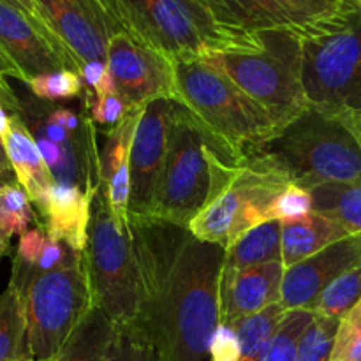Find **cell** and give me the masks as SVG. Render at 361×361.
Returning a JSON list of instances; mask_svg holds the SVG:
<instances>
[{"instance_id":"f35d334b","label":"cell","mask_w":361,"mask_h":361,"mask_svg":"<svg viewBox=\"0 0 361 361\" xmlns=\"http://www.w3.org/2000/svg\"><path fill=\"white\" fill-rule=\"evenodd\" d=\"M9 123H11V116L6 113V106L2 104L0 101V140L6 136L7 129H9Z\"/></svg>"},{"instance_id":"9a60e30c","label":"cell","mask_w":361,"mask_h":361,"mask_svg":"<svg viewBox=\"0 0 361 361\" xmlns=\"http://www.w3.org/2000/svg\"><path fill=\"white\" fill-rule=\"evenodd\" d=\"M173 104L175 101L171 99L148 102L136 126L129 161V219H152V208L166 161Z\"/></svg>"},{"instance_id":"7c38bea8","label":"cell","mask_w":361,"mask_h":361,"mask_svg":"<svg viewBox=\"0 0 361 361\" xmlns=\"http://www.w3.org/2000/svg\"><path fill=\"white\" fill-rule=\"evenodd\" d=\"M76 71L67 49L23 11L0 0V74L25 85L41 74Z\"/></svg>"},{"instance_id":"30bf717a","label":"cell","mask_w":361,"mask_h":361,"mask_svg":"<svg viewBox=\"0 0 361 361\" xmlns=\"http://www.w3.org/2000/svg\"><path fill=\"white\" fill-rule=\"evenodd\" d=\"M28 358L46 361L60 351L94 309L87 257L32 279L23 291Z\"/></svg>"},{"instance_id":"4fadbf2b","label":"cell","mask_w":361,"mask_h":361,"mask_svg":"<svg viewBox=\"0 0 361 361\" xmlns=\"http://www.w3.org/2000/svg\"><path fill=\"white\" fill-rule=\"evenodd\" d=\"M106 63L118 95L133 108H143L157 99H176L171 60L123 28L109 39Z\"/></svg>"},{"instance_id":"5b68a950","label":"cell","mask_w":361,"mask_h":361,"mask_svg":"<svg viewBox=\"0 0 361 361\" xmlns=\"http://www.w3.org/2000/svg\"><path fill=\"white\" fill-rule=\"evenodd\" d=\"M120 27L171 62L204 60L245 44L217 21L207 0H101Z\"/></svg>"},{"instance_id":"74e56055","label":"cell","mask_w":361,"mask_h":361,"mask_svg":"<svg viewBox=\"0 0 361 361\" xmlns=\"http://www.w3.org/2000/svg\"><path fill=\"white\" fill-rule=\"evenodd\" d=\"M0 183H18L16 175H14L6 150H4L2 140H0Z\"/></svg>"},{"instance_id":"d590c367","label":"cell","mask_w":361,"mask_h":361,"mask_svg":"<svg viewBox=\"0 0 361 361\" xmlns=\"http://www.w3.org/2000/svg\"><path fill=\"white\" fill-rule=\"evenodd\" d=\"M106 73H108V63L101 62V60H97V62L85 63V66L80 69V76L83 78L85 85H87V87H90L92 90H95V88H97V85L101 83Z\"/></svg>"},{"instance_id":"ffe728a7","label":"cell","mask_w":361,"mask_h":361,"mask_svg":"<svg viewBox=\"0 0 361 361\" xmlns=\"http://www.w3.org/2000/svg\"><path fill=\"white\" fill-rule=\"evenodd\" d=\"M349 235L341 224L312 212L296 221L282 222V264L291 268Z\"/></svg>"},{"instance_id":"44dd1931","label":"cell","mask_w":361,"mask_h":361,"mask_svg":"<svg viewBox=\"0 0 361 361\" xmlns=\"http://www.w3.org/2000/svg\"><path fill=\"white\" fill-rule=\"evenodd\" d=\"M116 324L94 307L55 356L46 361H106Z\"/></svg>"},{"instance_id":"484cf974","label":"cell","mask_w":361,"mask_h":361,"mask_svg":"<svg viewBox=\"0 0 361 361\" xmlns=\"http://www.w3.org/2000/svg\"><path fill=\"white\" fill-rule=\"evenodd\" d=\"M361 300V263L335 279L310 307L316 316L341 321Z\"/></svg>"},{"instance_id":"5bb4252c","label":"cell","mask_w":361,"mask_h":361,"mask_svg":"<svg viewBox=\"0 0 361 361\" xmlns=\"http://www.w3.org/2000/svg\"><path fill=\"white\" fill-rule=\"evenodd\" d=\"M34 4L44 27L80 69L88 62H106L109 39L122 27L101 0H34Z\"/></svg>"},{"instance_id":"836d02e7","label":"cell","mask_w":361,"mask_h":361,"mask_svg":"<svg viewBox=\"0 0 361 361\" xmlns=\"http://www.w3.org/2000/svg\"><path fill=\"white\" fill-rule=\"evenodd\" d=\"M85 108H87L94 126L104 127L106 130L118 126L133 106L127 104L126 99L120 97L118 94L106 95V97H97L95 94L87 92Z\"/></svg>"},{"instance_id":"1f68e13d","label":"cell","mask_w":361,"mask_h":361,"mask_svg":"<svg viewBox=\"0 0 361 361\" xmlns=\"http://www.w3.org/2000/svg\"><path fill=\"white\" fill-rule=\"evenodd\" d=\"M330 361H361V300L338 323Z\"/></svg>"},{"instance_id":"e575fe53","label":"cell","mask_w":361,"mask_h":361,"mask_svg":"<svg viewBox=\"0 0 361 361\" xmlns=\"http://www.w3.org/2000/svg\"><path fill=\"white\" fill-rule=\"evenodd\" d=\"M208 361H242L238 335L231 326L219 323L210 342Z\"/></svg>"},{"instance_id":"7a4b0ae2","label":"cell","mask_w":361,"mask_h":361,"mask_svg":"<svg viewBox=\"0 0 361 361\" xmlns=\"http://www.w3.org/2000/svg\"><path fill=\"white\" fill-rule=\"evenodd\" d=\"M245 161L247 155L228 147L175 101L152 219L189 228L236 178Z\"/></svg>"},{"instance_id":"603a6c76","label":"cell","mask_w":361,"mask_h":361,"mask_svg":"<svg viewBox=\"0 0 361 361\" xmlns=\"http://www.w3.org/2000/svg\"><path fill=\"white\" fill-rule=\"evenodd\" d=\"M314 212L341 224L349 235H361V182L324 183L310 189Z\"/></svg>"},{"instance_id":"4dcf8cb0","label":"cell","mask_w":361,"mask_h":361,"mask_svg":"<svg viewBox=\"0 0 361 361\" xmlns=\"http://www.w3.org/2000/svg\"><path fill=\"white\" fill-rule=\"evenodd\" d=\"M28 88L41 101H71L83 94L85 81L76 71H56L34 78Z\"/></svg>"},{"instance_id":"6da1fadb","label":"cell","mask_w":361,"mask_h":361,"mask_svg":"<svg viewBox=\"0 0 361 361\" xmlns=\"http://www.w3.org/2000/svg\"><path fill=\"white\" fill-rule=\"evenodd\" d=\"M129 224L140 275L136 321L161 361H208L221 323L226 249L159 219H129Z\"/></svg>"},{"instance_id":"52a82bcc","label":"cell","mask_w":361,"mask_h":361,"mask_svg":"<svg viewBox=\"0 0 361 361\" xmlns=\"http://www.w3.org/2000/svg\"><path fill=\"white\" fill-rule=\"evenodd\" d=\"M307 104L361 118V11L302 35Z\"/></svg>"},{"instance_id":"ba28073f","label":"cell","mask_w":361,"mask_h":361,"mask_svg":"<svg viewBox=\"0 0 361 361\" xmlns=\"http://www.w3.org/2000/svg\"><path fill=\"white\" fill-rule=\"evenodd\" d=\"M94 307L115 324H127L140 314V275L130 224L115 221L102 190L95 194L85 250Z\"/></svg>"},{"instance_id":"83f0119b","label":"cell","mask_w":361,"mask_h":361,"mask_svg":"<svg viewBox=\"0 0 361 361\" xmlns=\"http://www.w3.org/2000/svg\"><path fill=\"white\" fill-rule=\"evenodd\" d=\"M106 361H161L157 349L137 321L116 324Z\"/></svg>"},{"instance_id":"ac0fdd59","label":"cell","mask_w":361,"mask_h":361,"mask_svg":"<svg viewBox=\"0 0 361 361\" xmlns=\"http://www.w3.org/2000/svg\"><path fill=\"white\" fill-rule=\"evenodd\" d=\"M94 200V194L85 192L81 187L53 182L44 200L35 207L41 214V228L49 238L63 242L76 252H85Z\"/></svg>"},{"instance_id":"2e32d148","label":"cell","mask_w":361,"mask_h":361,"mask_svg":"<svg viewBox=\"0 0 361 361\" xmlns=\"http://www.w3.org/2000/svg\"><path fill=\"white\" fill-rule=\"evenodd\" d=\"M361 263V235L348 236L286 268L281 303L286 310H309L317 296L344 271Z\"/></svg>"},{"instance_id":"8992f818","label":"cell","mask_w":361,"mask_h":361,"mask_svg":"<svg viewBox=\"0 0 361 361\" xmlns=\"http://www.w3.org/2000/svg\"><path fill=\"white\" fill-rule=\"evenodd\" d=\"M176 102L228 147L249 155L281 133L270 113L207 60L173 62Z\"/></svg>"},{"instance_id":"277c9868","label":"cell","mask_w":361,"mask_h":361,"mask_svg":"<svg viewBox=\"0 0 361 361\" xmlns=\"http://www.w3.org/2000/svg\"><path fill=\"white\" fill-rule=\"evenodd\" d=\"M204 60L263 106L281 130L309 108L303 90L302 35L298 32H252L245 44Z\"/></svg>"},{"instance_id":"3957f363","label":"cell","mask_w":361,"mask_h":361,"mask_svg":"<svg viewBox=\"0 0 361 361\" xmlns=\"http://www.w3.org/2000/svg\"><path fill=\"white\" fill-rule=\"evenodd\" d=\"M257 154L277 162L295 185L361 182V118L309 108L277 136L257 147Z\"/></svg>"},{"instance_id":"cb8c5ba5","label":"cell","mask_w":361,"mask_h":361,"mask_svg":"<svg viewBox=\"0 0 361 361\" xmlns=\"http://www.w3.org/2000/svg\"><path fill=\"white\" fill-rule=\"evenodd\" d=\"M27 358L28 341L23 293L9 282L6 291L0 293V361Z\"/></svg>"},{"instance_id":"d6a6232c","label":"cell","mask_w":361,"mask_h":361,"mask_svg":"<svg viewBox=\"0 0 361 361\" xmlns=\"http://www.w3.org/2000/svg\"><path fill=\"white\" fill-rule=\"evenodd\" d=\"M314 212L312 194L309 189H303L300 185H289L288 189L282 190L275 201L271 203L268 217L270 221H296V219L307 217Z\"/></svg>"},{"instance_id":"f546056e","label":"cell","mask_w":361,"mask_h":361,"mask_svg":"<svg viewBox=\"0 0 361 361\" xmlns=\"http://www.w3.org/2000/svg\"><path fill=\"white\" fill-rule=\"evenodd\" d=\"M338 323L341 321L334 319V317L314 314L312 321L300 338L298 360L296 361H330Z\"/></svg>"},{"instance_id":"ab89813d","label":"cell","mask_w":361,"mask_h":361,"mask_svg":"<svg viewBox=\"0 0 361 361\" xmlns=\"http://www.w3.org/2000/svg\"><path fill=\"white\" fill-rule=\"evenodd\" d=\"M9 242L11 238L2 231V228H0V259L9 252Z\"/></svg>"},{"instance_id":"d6986e66","label":"cell","mask_w":361,"mask_h":361,"mask_svg":"<svg viewBox=\"0 0 361 361\" xmlns=\"http://www.w3.org/2000/svg\"><path fill=\"white\" fill-rule=\"evenodd\" d=\"M2 145L11 168L16 175V182L23 187L32 204L37 207L55 180L39 152L34 134L30 133L23 116L18 111L11 115L9 129L2 137Z\"/></svg>"},{"instance_id":"60d3db41","label":"cell","mask_w":361,"mask_h":361,"mask_svg":"<svg viewBox=\"0 0 361 361\" xmlns=\"http://www.w3.org/2000/svg\"><path fill=\"white\" fill-rule=\"evenodd\" d=\"M355 2H356V6H358V9L361 11V0H355Z\"/></svg>"},{"instance_id":"e0dca14e","label":"cell","mask_w":361,"mask_h":361,"mask_svg":"<svg viewBox=\"0 0 361 361\" xmlns=\"http://www.w3.org/2000/svg\"><path fill=\"white\" fill-rule=\"evenodd\" d=\"M284 271L282 261H271L245 270L222 268L219 289L221 323L233 326L243 317L281 302Z\"/></svg>"},{"instance_id":"b9f144b4","label":"cell","mask_w":361,"mask_h":361,"mask_svg":"<svg viewBox=\"0 0 361 361\" xmlns=\"http://www.w3.org/2000/svg\"><path fill=\"white\" fill-rule=\"evenodd\" d=\"M21 361H32V360H28V358H27V360H21Z\"/></svg>"},{"instance_id":"8fae6325","label":"cell","mask_w":361,"mask_h":361,"mask_svg":"<svg viewBox=\"0 0 361 361\" xmlns=\"http://www.w3.org/2000/svg\"><path fill=\"white\" fill-rule=\"evenodd\" d=\"M219 23L235 34L293 30L310 34L356 9L355 0H207Z\"/></svg>"},{"instance_id":"9c48e42d","label":"cell","mask_w":361,"mask_h":361,"mask_svg":"<svg viewBox=\"0 0 361 361\" xmlns=\"http://www.w3.org/2000/svg\"><path fill=\"white\" fill-rule=\"evenodd\" d=\"M293 185L288 173L257 152H250L236 178L194 219L189 231L197 240L229 249L256 226L270 222L275 197Z\"/></svg>"},{"instance_id":"f1b7e54d","label":"cell","mask_w":361,"mask_h":361,"mask_svg":"<svg viewBox=\"0 0 361 361\" xmlns=\"http://www.w3.org/2000/svg\"><path fill=\"white\" fill-rule=\"evenodd\" d=\"M34 210L32 201L20 183H0V228L7 236L28 231Z\"/></svg>"},{"instance_id":"8d00e7d4","label":"cell","mask_w":361,"mask_h":361,"mask_svg":"<svg viewBox=\"0 0 361 361\" xmlns=\"http://www.w3.org/2000/svg\"><path fill=\"white\" fill-rule=\"evenodd\" d=\"M6 2H7V4H11V6L16 7V9L23 11V13L27 14V16H30L32 20H34V21H37V23L41 25L42 28H46V27H44V23H42L41 16H39L37 9H35L34 0H6ZM46 30H48V28H46ZM48 32H49V30H48ZM49 34H51V32H49ZM51 35H53V34H51ZM53 37H55V35H53Z\"/></svg>"},{"instance_id":"4316f807","label":"cell","mask_w":361,"mask_h":361,"mask_svg":"<svg viewBox=\"0 0 361 361\" xmlns=\"http://www.w3.org/2000/svg\"><path fill=\"white\" fill-rule=\"evenodd\" d=\"M314 314L310 310H286L277 331L259 361H296L298 360V345L303 331L312 321Z\"/></svg>"},{"instance_id":"d4e9b609","label":"cell","mask_w":361,"mask_h":361,"mask_svg":"<svg viewBox=\"0 0 361 361\" xmlns=\"http://www.w3.org/2000/svg\"><path fill=\"white\" fill-rule=\"evenodd\" d=\"M284 314L286 309L279 302L233 324L231 328L238 335L240 348H242V361H259Z\"/></svg>"},{"instance_id":"7402d4cb","label":"cell","mask_w":361,"mask_h":361,"mask_svg":"<svg viewBox=\"0 0 361 361\" xmlns=\"http://www.w3.org/2000/svg\"><path fill=\"white\" fill-rule=\"evenodd\" d=\"M282 261V222L270 221L247 231L226 249L224 270H245L259 264Z\"/></svg>"}]
</instances>
